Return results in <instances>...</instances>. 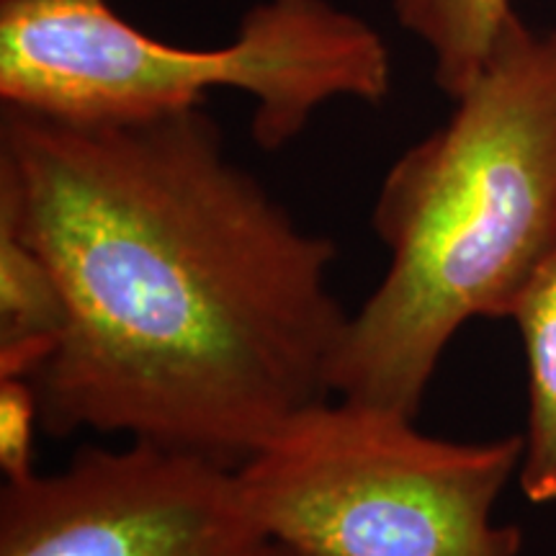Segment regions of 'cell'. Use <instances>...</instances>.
<instances>
[{
  "label": "cell",
  "instance_id": "cell-1",
  "mask_svg": "<svg viewBox=\"0 0 556 556\" xmlns=\"http://www.w3.org/2000/svg\"><path fill=\"white\" fill-rule=\"evenodd\" d=\"M0 222L58 278L67 330L41 430L240 467L332 397L338 250L229 157L204 106L135 119L0 111Z\"/></svg>",
  "mask_w": 556,
  "mask_h": 556
},
{
  "label": "cell",
  "instance_id": "cell-2",
  "mask_svg": "<svg viewBox=\"0 0 556 556\" xmlns=\"http://www.w3.org/2000/svg\"><path fill=\"white\" fill-rule=\"evenodd\" d=\"M371 225L389 268L348 317L332 394L417 417L456 332L510 315L556 248V26H507L446 124L387 170Z\"/></svg>",
  "mask_w": 556,
  "mask_h": 556
},
{
  "label": "cell",
  "instance_id": "cell-3",
  "mask_svg": "<svg viewBox=\"0 0 556 556\" xmlns=\"http://www.w3.org/2000/svg\"><path fill=\"white\" fill-rule=\"evenodd\" d=\"M219 88L253 101L250 131L276 152L325 103H381L392 54L330 0H263L225 47L148 37L106 0H0V99L70 119H135L204 106Z\"/></svg>",
  "mask_w": 556,
  "mask_h": 556
},
{
  "label": "cell",
  "instance_id": "cell-4",
  "mask_svg": "<svg viewBox=\"0 0 556 556\" xmlns=\"http://www.w3.org/2000/svg\"><path fill=\"white\" fill-rule=\"evenodd\" d=\"M415 420L345 397L299 409L238 467L263 536L302 556H520L495 507L523 433L448 441Z\"/></svg>",
  "mask_w": 556,
  "mask_h": 556
},
{
  "label": "cell",
  "instance_id": "cell-5",
  "mask_svg": "<svg viewBox=\"0 0 556 556\" xmlns=\"http://www.w3.org/2000/svg\"><path fill=\"white\" fill-rule=\"evenodd\" d=\"M238 467L129 441L0 490V556H258Z\"/></svg>",
  "mask_w": 556,
  "mask_h": 556
},
{
  "label": "cell",
  "instance_id": "cell-6",
  "mask_svg": "<svg viewBox=\"0 0 556 556\" xmlns=\"http://www.w3.org/2000/svg\"><path fill=\"white\" fill-rule=\"evenodd\" d=\"M528 368V417L520 492L531 503L556 500V248L541 261L513 304Z\"/></svg>",
  "mask_w": 556,
  "mask_h": 556
},
{
  "label": "cell",
  "instance_id": "cell-7",
  "mask_svg": "<svg viewBox=\"0 0 556 556\" xmlns=\"http://www.w3.org/2000/svg\"><path fill=\"white\" fill-rule=\"evenodd\" d=\"M65 330V296L52 268L0 222V377H37Z\"/></svg>",
  "mask_w": 556,
  "mask_h": 556
},
{
  "label": "cell",
  "instance_id": "cell-8",
  "mask_svg": "<svg viewBox=\"0 0 556 556\" xmlns=\"http://www.w3.org/2000/svg\"><path fill=\"white\" fill-rule=\"evenodd\" d=\"M397 24L428 47L435 86L456 99L518 18L513 0H392Z\"/></svg>",
  "mask_w": 556,
  "mask_h": 556
},
{
  "label": "cell",
  "instance_id": "cell-9",
  "mask_svg": "<svg viewBox=\"0 0 556 556\" xmlns=\"http://www.w3.org/2000/svg\"><path fill=\"white\" fill-rule=\"evenodd\" d=\"M37 428H41L39 392L26 377H0V469L3 482H21L37 467Z\"/></svg>",
  "mask_w": 556,
  "mask_h": 556
},
{
  "label": "cell",
  "instance_id": "cell-10",
  "mask_svg": "<svg viewBox=\"0 0 556 556\" xmlns=\"http://www.w3.org/2000/svg\"><path fill=\"white\" fill-rule=\"evenodd\" d=\"M258 556H302V554H296V552H291V548H287V546H278V544H266V548H263V552L258 554Z\"/></svg>",
  "mask_w": 556,
  "mask_h": 556
}]
</instances>
